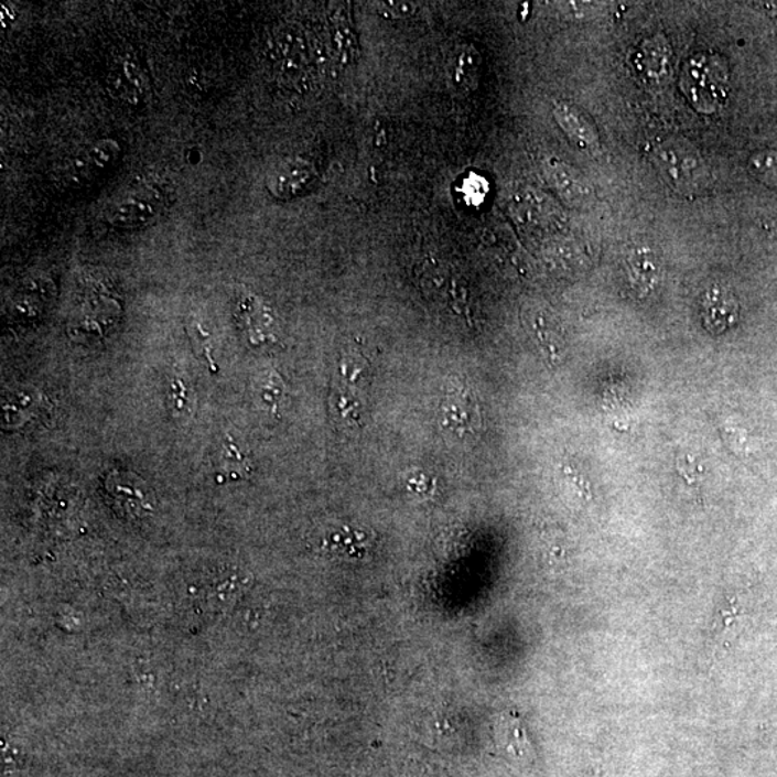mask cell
Wrapping results in <instances>:
<instances>
[{"label":"cell","instance_id":"obj_1","mask_svg":"<svg viewBox=\"0 0 777 777\" xmlns=\"http://www.w3.org/2000/svg\"><path fill=\"white\" fill-rule=\"evenodd\" d=\"M681 89L697 111L713 115L722 110L729 98L727 65L719 55L697 54L684 65Z\"/></svg>","mask_w":777,"mask_h":777},{"label":"cell","instance_id":"obj_2","mask_svg":"<svg viewBox=\"0 0 777 777\" xmlns=\"http://www.w3.org/2000/svg\"><path fill=\"white\" fill-rule=\"evenodd\" d=\"M654 162L668 185L682 195H694L709 186L711 176L703 155L684 139L663 140L654 152Z\"/></svg>","mask_w":777,"mask_h":777},{"label":"cell","instance_id":"obj_3","mask_svg":"<svg viewBox=\"0 0 777 777\" xmlns=\"http://www.w3.org/2000/svg\"><path fill=\"white\" fill-rule=\"evenodd\" d=\"M168 199L169 193L164 187L148 183L116 201L107 212V220L119 228H139L152 224L162 207L166 206Z\"/></svg>","mask_w":777,"mask_h":777},{"label":"cell","instance_id":"obj_4","mask_svg":"<svg viewBox=\"0 0 777 777\" xmlns=\"http://www.w3.org/2000/svg\"><path fill=\"white\" fill-rule=\"evenodd\" d=\"M300 26L289 25L276 32L270 42V58L277 74L287 83L299 84L310 74V48Z\"/></svg>","mask_w":777,"mask_h":777},{"label":"cell","instance_id":"obj_5","mask_svg":"<svg viewBox=\"0 0 777 777\" xmlns=\"http://www.w3.org/2000/svg\"><path fill=\"white\" fill-rule=\"evenodd\" d=\"M317 177V168L310 160L290 158L278 163L268 174V190L278 199H293L301 195Z\"/></svg>","mask_w":777,"mask_h":777},{"label":"cell","instance_id":"obj_6","mask_svg":"<svg viewBox=\"0 0 777 777\" xmlns=\"http://www.w3.org/2000/svg\"><path fill=\"white\" fill-rule=\"evenodd\" d=\"M553 115L560 129L578 148L592 150L600 145V131L595 122L576 104L560 101L555 104Z\"/></svg>","mask_w":777,"mask_h":777},{"label":"cell","instance_id":"obj_7","mask_svg":"<svg viewBox=\"0 0 777 777\" xmlns=\"http://www.w3.org/2000/svg\"><path fill=\"white\" fill-rule=\"evenodd\" d=\"M441 411L444 417V425L458 435L477 431L479 419H482L477 403L471 397L470 390L460 385L451 386L444 402H442Z\"/></svg>","mask_w":777,"mask_h":777},{"label":"cell","instance_id":"obj_8","mask_svg":"<svg viewBox=\"0 0 777 777\" xmlns=\"http://www.w3.org/2000/svg\"><path fill=\"white\" fill-rule=\"evenodd\" d=\"M120 144L115 140H100L91 148L83 150L73 160L68 168V177L73 183H84L97 174L102 173L119 159Z\"/></svg>","mask_w":777,"mask_h":777},{"label":"cell","instance_id":"obj_9","mask_svg":"<svg viewBox=\"0 0 777 777\" xmlns=\"http://www.w3.org/2000/svg\"><path fill=\"white\" fill-rule=\"evenodd\" d=\"M544 173L550 185L569 205L581 206L586 204L589 196H591V187H589L585 177L576 169L559 162V160L550 159L546 163Z\"/></svg>","mask_w":777,"mask_h":777},{"label":"cell","instance_id":"obj_10","mask_svg":"<svg viewBox=\"0 0 777 777\" xmlns=\"http://www.w3.org/2000/svg\"><path fill=\"white\" fill-rule=\"evenodd\" d=\"M626 274L630 287L640 295L656 291L661 278V268L656 253L649 248H635L626 258Z\"/></svg>","mask_w":777,"mask_h":777},{"label":"cell","instance_id":"obj_11","mask_svg":"<svg viewBox=\"0 0 777 777\" xmlns=\"http://www.w3.org/2000/svg\"><path fill=\"white\" fill-rule=\"evenodd\" d=\"M704 323L711 332H723L736 323L737 300L725 287L714 285L705 293L703 301Z\"/></svg>","mask_w":777,"mask_h":777},{"label":"cell","instance_id":"obj_12","mask_svg":"<svg viewBox=\"0 0 777 777\" xmlns=\"http://www.w3.org/2000/svg\"><path fill=\"white\" fill-rule=\"evenodd\" d=\"M482 56L471 45L460 46L450 61L449 79L456 93L468 94L478 86Z\"/></svg>","mask_w":777,"mask_h":777},{"label":"cell","instance_id":"obj_13","mask_svg":"<svg viewBox=\"0 0 777 777\" xmlns=\"http://www.w3.org/2000/svg\"><path fill=\"white\" fill-rule=\"evenodd\" d=\"M108 82H110L112 96L122 101L138 104L140 98L144 96V75L133 61L125 60L117 64L111 69Z\"/></svg>","mask_w":777,"mask_h":777},{"label":"cell","instance_id":"obj_14","mask_svg":"<svg viewBox=\"0 0 777 777\" xmlns=\"http://www.w3.org/2000/svg\"><path fill=\"white\" fill-rule=\"evenodd\" d=\"M668 50L661 41L649 40L644 42L637 54L635 65L643 77L657 82L658 78L666 77L668 68Z\"/></svg>","mask_w":777,"mask_h":777},{"label":"cell","instance_id":"obj_15","mask_svg":"<svg viewBox=\"0 0 777 777\" xmlns=\"http://www.w3.org/2000/svg\"><path fill=\"white\" fill-rule=\"evenodd\" d=\"M748 169L763 185L777 190V150H762L753 154Z\"/></svg>","mask_w":777,"mask_h":777},{"label":"cell","instance_id":"obj_16","mask_svg":"<svg viewBox=\"0 0 777 777\" xmlns=\"http://www.w3.org/2000/svg\"><path fill=\"white\" fill-rule=\"evenodd\" d=\"M168 407L176 418L190 412V393H187L185 381L182 379H173L169 385Z\"/></svg>","mask_w":777,"mask_h":777},{"label":"cell","instance_id":"obj_17","mask_svg":"<svg viewBox=\"0 0 777 777\" xmlns=\"http://www.w3.org/2000/svg\"><path fill=\"white\" fill-rule=\"evenodd\" d=\"M282 393H284V384H282L280 376L271 371V374L267 375V379L263 380L261 389L258 390V397L261 398L263 404H267L272 412H276Z\"/></svg>","mask_w":777,"mask_h":777},{"label":"cell","instance_id":"obj_18","mask_svg":"<svg viewBox=\"0 0 777 777\" xmlns=\"http://www.w3.org/2000/svg\"><path fill=\"white\" fill-rule=\"evenodd\" d=\"M336 34L333 37V46L336 54L342 60L352 58L353 46H355V36L352 35L350 25L345 21H341L334 26Z\"/></svg>","mask_w":777,"mask_h":777},{"label":"cell","instance_id":"obj_19","mask_svg":"<svg viewBox=\"0 0 777 777\" xmlns=\"http://www.w3.org/2000/svg\"><path fill=\"white\" fill-rule=\"evenodd\" d=\"M186 160L191 164H197L202 160V153L199 152V150L192 148L191 150H187V152H186Z\"/></svg>","mask_w":777,"mask_h":777}]
</instances>
